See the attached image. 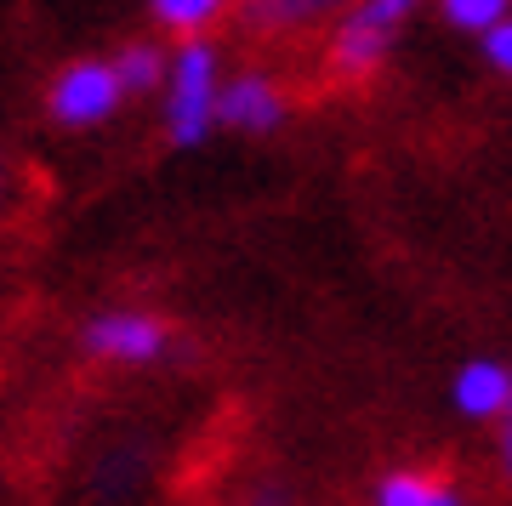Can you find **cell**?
<instances>
[{
	"mask_svg": "<svg viewBox=\"0 0 512 506\" xmlns=\"http://www.w3.org/2000/svg\"><path fill=\"white\" fill-rule=\"evenodd\" d=\"M222 52L211 46V35L177 40L171 63H165L160 86V131L171 148H200L217 131V91H222Z\"/></svg>",
	"mask_w": 512,
	"mask_h": 506,
	"instance_id": "cell-1",
	"label": "cell"
},
{
	"mask_svg": "<svg viewBox=\"0 0 512 506\" xmlns=\"http://www.w3.org/2000/svg\"><path fill=\"white\" fill-rule=\"evenodd\" d=\"M399 29H404V18L387 12L382 0H353V6H342V12L330 18V40H325L330 74L348 80V86L376 80V74L387 69L393 46H399Z\"/></svg>",
	"mask_w": 512,
	"mask_h": 506,
	"instance_id": "cell-2",
	"label": "cell"
},
{
	"mask_svg": "<svg viewBox=\"0 0 512 506\" xmlns=\"http://www.w3.org/2000/svg\"><path fill=\"white\" fill-rule=\"evenodd\" d=\"M126 103L131 97H126V86H120V74H114L109 57H74V63H63L52 74V86H46V114L63 131L109 126Z\"/></svg>",
	"mask_w": 512,
	"mask_h": 506,
	"instance_id": "cell-3",
	"label": "cell"
},
{
	"mask_svg": "<svg viewBox=\"0 0 512 506\" xmlns=\"http://www.w3.org/2000/svg\"><path fill=\"white\" fill-rule=\"evenodd\" d=\"M80 347L92 353L97 364H120V370H148L171 353V325H165L154 308H131V302H114V308H97L86 325H80Z\"/></svg>",
	"mask_w": 512,
	"mask_h": 506,
	"instance_id": "cell-4",
	"label": "cell"
},
{
	"mask_svg": "<svg viewBox=\"0 0 512 506\" xmlns=\"http://www.w3.org/2000/svg\"><path fill=\"white\" fill-rule=\"evenodd\" d=\"M291 120V91L279 86L268 69H239L222 74L217 91V126L234 137H274Z\"/></svg>",
	"mask_w": 512,
	"mask_h": 506,
	"instance_id": "cell-5",
	"label": "cell"
},
{
	"mask_svg": "<svg viewBox=\"0 0 512 506\" xmlns=\"http://www.w3.org/2000/svg\"><path fill=\"white\" fill-rule=\"evenodd\" d=\"M450 404H456L461 421L495 427V421L512 410V364L495 359V353H473V359H461L456 376H450Z\"/></svg>",
	"mask_w": 512,
	"mask_h": 506,
	"instance_id": "cell-6",
	"label": "cell"
},
{
	"mask_svg": "<svg viewBox=\"0 0 512 506\" xmlns=\"http://www.w3.org/2000/svg\"><path fill=\"white\" fill-rule=\"evenodd\" d=\"M370 506H473L467 489L427 467H387L370 484Z\"/></svg>",
	"mask_w": 512,
	"mask_h": 506,
	"instance_id": "cell-7",
	"label": "cell"
},
{
	"mask_svg": "<svg viewBox=\"0 0 512 506\" xmlns=\"http://www.w3.org/2000/svg\"><path fill=\"white\" fill-rule=\"evenodd\" d=\"M342 6H353V0H245L239 18H245V29H256V35L285 40V35L313 29V23H330Z\"/></svg>",
	"mask_w": 512,
	"mask_h": 506,
	"instance_id": "cell-8",
	"label": "cell"
},
{
	"mask_svg": "<svg viewBox=\"0 0 512 506\" xmlns=\"http://www.w3.org/2000/svg\"><path fill=\"white\" fill-rule=\"evenodd\" d=\"M109 63H114V74H120L126 97H160L165 63H171V46H160V40H126V46H120Z\"/></svg>",
	"mask_w": 512,
	"mask_h": 506,
	"instance_id": "cell-9",
	"label": "cell"
},
{
	"mask_svg": "<svg viewBox=\"0 0 512 506\" xmlns=\"http://www.w3.org/2000/svg\"><path fill=\"white\" fill-rule=\"evenodd\" d=\"M228 12H234V0H148V18L160 23L171 40L211 35Z\"/></svg>",
	"mask_w": 512,
	"mask_h": 506,
	"instance_id": "cell-10",
	"label": "cell"
},
{
	"mask_svg": "<svg viewBox=\"0 0 512 506\" xmlns=\"http://www.w3.org/2000/svg\"><path fill=\"white\" fill-rule=\"evenodd\" d=\"M433 6H439V18L450 23L456 35H473V40L490 35L495 23L512 12V0H433Z\"/></svg>",
	"mask_w": 512,
	"mask_h": 506,
	"instance_id": "cell-11",
	"label": "cell"
},
{
	"mask_svg": "<svg viewBox=\"0 0 512 506\" xmlns=\"http://www.w3.org/2000/svg\"><path fill=\"white\" fill-rule=\"evenodd\" d=\"M478 52H484V63H490L501 80H512V12L495 23L490 35H478Z\"/></svg>",
	"mask_w": 512,
	"mask_h": 506,
	"instance_id": "cell-12",
	"label": "cell"
},
{
	"mask_svg": "<svg viewBox=\"0 0 512 506\" xmlns=\"http://www.w3.org/2000/svg\"><path fill=\"white\" fill-rule=\"evenodd\" d=\"M495 467H501V478L512 484V410L495 421Z\"/></svg>",
	"mask_w": 512,
	"mask_h": 506,
	"instance_id": "cell-13",
	"label": "cell"
},
{
	"mask_svg": "<svg viewBox=\"0 0 512 506\" xmlns=\"http://www.w3.org/2000/svg\"><path fill=\"white\" fill-rule=\"evenodd\" d=\"M239 506H302V501H291V495H279V489H256V495H245Z\"/></svg>",
	"mask_w": 512,
	"mask_h": 506,
	"instance_id": "cell-14",
	"label": "cell"
},
{
	"mask_svg": "<svg viewBox=\"0 0 512 506\" xmlns=\"http://www.w3.org/2000/svg\"><path fill=\"white\" fill-rule=\"evenodd\" d=\"M382 6H387V12H399V18H410V12H416L421 0H382Z\"/></svg>",
	"mask_w": 512,
	"mask_h": 506,
	"instance_id": "cell-15",
	"label": "cell"
},
{
	"mask_svg": "<svg viewBox=\"0 0 512 506\" xmlns=\"http://www.w3.org/2000/svg\"><path fill=\"white\" fill-rule=\"evenodd\" d=\"M0 205H6V160H0Z\"/></svg>",
	"mask_w": 512,
	"mask_h": 506,
	"instance_id": "cell-16",
	"label": "cell"
}]
</instances>
